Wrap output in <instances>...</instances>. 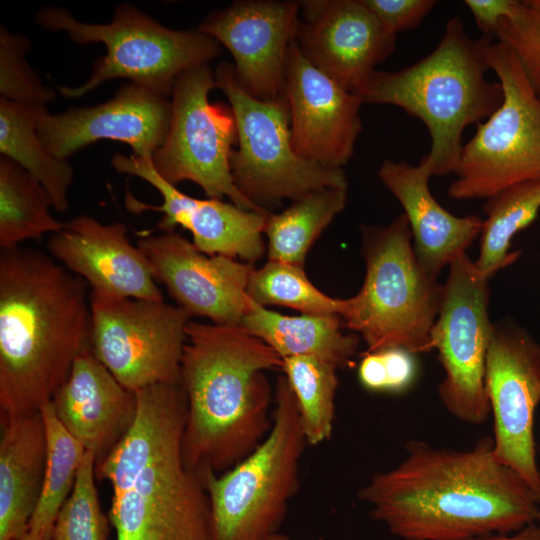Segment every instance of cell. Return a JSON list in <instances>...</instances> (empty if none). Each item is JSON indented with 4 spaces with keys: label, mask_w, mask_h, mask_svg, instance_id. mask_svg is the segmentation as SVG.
<instances>
[{
    "label": "cell",
    "mask_w": 540,
    "mask_h": 540,
    "mask_svg": "<svg viewBox=\"0 0 540 540\" xmlns=\"http://www.w3.org/2000/svg\"><path fill=\"white\" fill-rule=\"evenodd\" d=\"M250 334L272 348L281 359L309 356L324 360L336 369L353 364L359 337L344 333L339 315H284L250 299L240 323Z\"/></svg>",
    "instance_id": "26"
},
{
    "label": "cell",
    "mask_w": 540,
    "mask_h": 540,
    "mask_svg": "<svg viewBox=\"0 0 540 540\" xmlns=\"http://www.w3.org/2000/svg\"><path fill=\"white\" fill-rule=\"evenodd\" d=\"M346 204L347 188L329 187L294 200L281 213L268 214V260L303 267L311 246Z\"/></svg>",
    "instance_id": "28"
},
{
    "label": "cell",
    "mask_w": 540,
    "mask_h": 540,
    "mask_svg": "<svg viewBox=\"0 0 540 540\" xmlns=\"http://www.w3.org/2000/svg\"><path fill=\"white\" fill-rule=\"evenodd\" d=\"M490 69L503 90V102L462 147L448 195L457 200L488 199L525 181L540 179V97L512 52L493 42Z\"/></svg>",
    "instance_id": "9"
},
{
    "label": "cell",
    "mask_w": 540,
    "mask_h": 540,
    "mask_svg": "<svg viewBox=\"0 0 540 540\" xmlns=\"http://www.w3.org/2000/svg\"><path fill=\"white\" fill-rule=\"evenodd\" d=\"M51 403L64 427L102 461L132 424L136 393L126 389L90 348L75 359Z\"/></svg>",
    "instance_id": "22"
},
{
    "label": "cell",
    "mask_w": 540,
    "mask_h": 540,
    "mask_svg": "<svg viewBox=\"0 0 540 540\" xmlns=\"http://www.w3.org/2000/svg\"><path fill=\"white\" fill-rule=\"evenodd\" d=\"M296 42L303 55L342 87L357 93L389 57L396 36L362 0L303 1Z\"/></svg>",
    "instance_id": "20"
},
{
    "label": "cell",
    "mask_w": 540,
    "mask_h": 540,
    "mask_svg": "<svg viewBox=\"0 0 540 540\" xmlns=\"http://www.w3.org/2000/svg\"><path fill=\"white\" fill-rule=\"evenodd\" d=\"M42 184L11 159L0 156V247L8 250L64 227L51 213Z\"/></svg>",
    "instance_id": "29"
},
{
    "label": "cell",
    "mask_w": 540,
    "mask_h": 540,
    "mask_svg": "<svg viewBox=\"0 0 540 540\" xmlns=\"http://www.w3.org/2000/svg\"><path fill=\"white\" fill-rule=\"evenodd\" d=\"M519 0H465L483 35L495 36L500 22L515 12Z\"/></svg>",
    "instance_id": "39"
},
{
    "label": "cell",
    "mask_w": 540,
    "mask_h": 540,
    "mask_svg": "<svg viewBox=\"0 0 540 540\" xmlns=\"http://www.w3.org/2000/svg\"><path fill=\"white\" fill-rule=\"evenodd\" d=\"M40 413L46 434V465L41 495L28 530L51 540L55 520L73 490L86 450L64 427L51 401Z\"/></svg>",
    "instance_id": "31"
},
{
    "label": "cell",
    "mask_w": 540,
    "mask_h": 540,
    "mask_svg": "<svg viewBox=\"0 0 540 540\" xmlns=\"http://www.w3.org/2000/svg\"><path fill=\"white\" fill-rule=\"evenodd\" d=\"M111 164L119 173L137 176L152 185L162 203L154 206L127 195L131 211L155 210L162 213L157 227L173 232L177 226L187 229L193 244L207 255H225L246 263H254L265 251L264 227L268 212L244 210L220 199L191 197L163 179L152 165L151 158L115 154Z\"/></svg>",
    "instance_id": "17"
},
{
    "label": "cell",
    "mask_w": 540,
    "mask_h": 540,
    "mask_svg": "<svg viewBox=\"0 0 540 540\" xmlns=\"http://www.w3.org/2000/svg\"><path fill=\"white\" fill-rule=\"evenodd\" d=\"M493 451L540 499L534 418L540 403V345L523 328L493 324L485 363Z\"/></svg>",
    "instance_id": "13"
},
{
    "label": "cell",
    "mask_w": 540,
    "mask_h": 540,
    "mask_svg": "<svg viewBox=\"0 0 540 540\" xmlns=\"http://www.w3.org/2000/svg\"><path fill=\"white\" fill-rule=\"evenodd\" d=\"M88 287L38 249L1 250V418L40 412L89 347Z\"/></svg>",
    "instance_id": "2"
},
{
    "label": "cell",
    "mask_w": 540,
    "mask_h": 540,
    "mask_svg": "<svg viewBox=\"0 0 540 540\" xmlns=\"http://www.w3.org/2000/svg\"><path fill=\"white\" fill-rule=\"evenodd\" d=\"M144 253L157 282L191 317L219 325H239L248 308L252 264L225 255H207L180 234L141 236Z\"/></svg>",
    "instance_id": "15"
},
{
    "label": "cell",
    "mask_w": 540,
    "mask_h": 540,
    "mask_svg": "<svg viewBox=\"0 0 540 540\" xmlns=\"http://www.w3.org/2000/svg\"><path fill=\"white\" fill-rule=\"evenodd\" d=\"M431 339L444 370L440 401L455 418L483 424L490 415L485 363L493 323L489 318V275L466 253L449 265Z\"/></svg>",
    "instance_id": "12"
},
{
    "label": "cell",
    "mask_w": 540,
    "mask_h": 540,
    "mask_svg": "<svg viewBox=\"0 0 540 540\" xmlns=\"http://www.w3.org/2000/svg\"><path fill=\"white\" fill-rule=\"evenodd\" d=\"M214 72L216 88L227 97L236 122L238 148L230 167L243 195L260 205L259 201H294L316 190L348 187L343 169L322 166L295 152L285 94L273 100L253 97L227 62Z\"/></svg>",
    "instance_id": "8"
},
{
    "label": "cell",
    "mask_w": 540,
    "mask_h": 540,
    "mask_svg": "<svg viewBox=\"0 0 540 540\" xmlns=\"http://www.w3.org/2000/svg\"><path fill=\"white\" fill-rule=\"evenodd\" d=\"M96 457L86 451L73 490L61 507L51 540H107L108 521L95 484Z\"/></svg>",
    "instance_id": "34"
},
{
    "label": "cell",
    "mask_w": 540,
    "mask_h": 540,
    "mask_svg": "<svg viewBox=\"0 0 540 540\" xmlns=\"http://www.w3.org/2000/svg\"><path fill=\"white\" fill-rule=\"evenodd\" d=\"M89 348L126 389L180 384L191 316L163 300L90 292Z\"/></svg>",
    "instance_id": "11"
},
{
    "label": "cell",
    "mask_w": 540,
    "mask_h": 540,
    "mask_svg": "<svg viewBox=\"0 0 540 540\" xmlns=\"http://www.w3.org/2000/svg\"><path fill=\"white\" fill-rule=\"evenodd\" d=\"M486 219L480 233L476 267L492 277L514 263L519 251H510L513 237L528 227L540 211V179L512 185L487 199Z\"/></svg>",
    "instance_id": "30"
},
{
    "label": "cell",
    "mask_w": 540,
    "mask_h": 540,
    "mask_svg": "<svg viewBox=\"0 0 540 540\" xmlns=\"http://www.w3.org/2000/svg\"><path fill=\"white\" fill-rule=\"evenodd\" d=\"M136 398L132 424L96 466L113 493L126 489L155 458L183 441L187 400L180 384L153 385L136 392Z\"/></svg>",
    "instance_id": "24"
},
{
    "label": "cell",
    "mask_w": 540,
    "mask_h": 540,
    "mask_svg": "<svg viewBox=\"0 0 540 540\" xmlns=\"http://www.w3.org/2000/svg\"><path fill=\"white\" fill-rule=\"evenodd\" d=\"M180 385L187 400L182 454L199 476L223 473L249 455L272 425L265 371L282 359L243 326L190 321Z\"/></svg>",
    "instance_id": "3"
},
{
    "label": "cell",
    "mask_w": 540,
    "mask_h": 540,
    "mask_svg": "<svg viewBox=\"0 0 540 540\" xmlns=\"http://www.w3.org/2000/svg\"><path fill=\"white\" fill-rule=\"evenodd\" d=\"M44 110L0 98V153L35 177L49 193L53 208L65 212L74 172L67 160L48 151L38 135V118Z\"/></svg>",
    "instance_id": "27"
},
{
    "label": "cell",
    "mask_w": 540,
    "mask_h": 540,
    "mask_svg": "<svg viewBox=\"0 0 540 540\" xmlns=\"http://www.w3.org/2000/svg\"><path fill=\"white\" fill-rule=\"evenodd\" d=\"M47 249L93 292L163 300L147 258L131 244L127 227L121 222L103 224L87 215L74 217L50 236Z\"/></svg>",
    "instance_id": "21"
},
{
    "label": "cell",
    "mask_w": 540,
    "mask_h": 540,
    "mask_svg": "<svg viewBox=\"0 0 540 540\" xmlns=\"http://www.w3.org/2000/svg\"><path fill=\"white\" fill-rule=\"evenodd\" d=\"M492 43L490 35L471 38L462 20L451 17L431 53L395 72L375 70L356 93L362 103L393 105L425 124L431 139L425 157L433 176L454 173L464 129L503 102L500 83L485 76Z\"/></svg>",
    "instance_id": "4"
},
{
    "label": "cell",
    "mask_w": 540,
    "mask_h": 540,
    "mask_svg": "<svg viewBox=\"0 0 540 540\" xmlns=\"http://www.w3.org/2000/svg\"><path fill=\"white\" fill-rule=\"evenodd\" d=\"M35 21L46 29L65 31L78 44L100 42L106 47L85 83L58 87L65 98L82 97L118 78L169 97L180 75L208 64L222 51L217 40L198 29L168 28L131 4L119 5L107 24L81 22L68 10L54 6L40 9Z\"/></svg>",
    "instance_id": "7"
},
{
    "label": "cell",
    "mask_w": 540,
    "mask_h": 540,
    "mask_svg": "<svg viewBox=\"0 0 540 540\" xmlns=\"http://www.w3.org/2000/svg\"><path fill=\"white\" fill-rule=\"evenodd\" d=\"M29 39L0 27V94L1 98L24 105L46 107L56 92L45 86L31 69L25 55L30 50Z\"/></svg>",
    "instance_id": "35"
},
{
    "label": "cell",
    "mask_w": 540,
    "mask_h": 540,
    "mask_svg": "<svg viewBox=\"0 0 540 540\" xmlns=\"http://www.w3.org/2000/svg\"><path fill=\"white\" fill-rule=\"evenodd\" d=\"M361 232L365 278L358 293L344 299V326L361 335L367 351H432L443 284L420 266L406 216L402 213L386 226H362Z\"/></svg>",
    "instance_id": "5"
},
{
    "label": "cell",
    "mask_w": 540,
    "mask_h": 540,
    "mask_svg": "<svg viewBox=\"0 0 540 540\" xmlns=\"http://www.w3.org/2000/svg\"><path fill=\"white\" fill-rule=\"evenodd\" d=\"M268 540H293V539L276 533L273 536H271Z\"/></svg>",
    "instance_id": "42"
},
{
    "label": "cell",
    "mask_w": 540,
    "mask_h": 540,
    "mask_svg": "<svg viewBox=\"0 0 540 540\" xmlns=\"http://www.w3.org/2000/svg\"><path fill=\"white\" fill-rule=\"evenodd\" d=\"M0 540L24 535L38 504L46 465L41 413L1 418Z\"/></svg>",
    "instance_id": "25"
},
{
    "label": "cell",
    "mask_w": 540,
    "mask_h": 540,
    "mask_svg": "<svg viewBox=\"0 0 540 540\" xmlns=\"http://www.w3.org/2000/svg\"><path fill=\"white\" fill-rule=\"evenodd\" d=\"M390 34L416 28L437 4L435 0H362Z\"/></svg>",
    "instance_id": "38"
},
{
    "label": "cell",
    "mask_w": 540,
    "mask_h": 540,
    "mask_svg": "<svg viewBox=\"0 0 540 540\" xmlns=\"http://www.w3.org/2000/svg\"><path fill=\"white\" fill-rule=\"evenodd\" d=\"M282 361L281 369L295 397L307 444L316 446L326 442L333 432L338 369L309 356Z\"/></svg>",
    "instance_id": "32"
},
{
    "label": "cell",
    "mask_w": 540,
    "mask_h": 540,
    "mask_svg": "<svg viewBox=\"0 0 540 540\" xmlns=\"http://www.w3.org/2000/svg\"><path fill=\"white\" fill-rule=\"evenodd\" d=\"M464 540H540V524L532 523L510 533L485 535Z\"/></svg>",
    "instance_id": "40"
},
{
    "label": "cell",
    "mask_w": 540,
    "mask_h": 540,
    "mask_svg": "<svg viewBox=\"0 0 540 540\" xmlns=\"http://www.w3.org/2000/svg\"><path fill=\"white\" fill-rule=\"evenodd\" d=\"M247 294L263 307L285 306L302 314L340 316L344 306V299L320 291L308 279L303 267L272 260L252 270Z\"/></svg>",
    "instance_id": "33"
},
{
    "label": "cell",
    "mask_w": 540,
    "mask_h": 540,
    "mask_svg": "<svg viewBox=\"0 0 540 540\" xmlns=\"http://www.w3.org/2000/svg\"><path fill=\"white\" fill-rule=\"evenodd\" d=\"M284 94L295 152L322 166L342 169L362 131L363 103L358 95L315 67L296 40L288 52Z\"/></svg>",
    "instance_id": "18"
},
{
    "label": "cell",
    "mask_w": 540,
    "mask_h": 540,
    "mask_svg": "<svg viewBox=\"0 0 540 540\" xmlns=\"http://www.w3.org/2000/svg\"><path fill=\"white\" fill-rule=\"evenodd\" d=\"M395 467L375 473L358 497L404 540H464L510 533L539 520L540 499L485 437L469 450L411 440Z\"/></svg>",
    "instance_id": "1"
},
{
    "label": "cell",
    "mask_w": 540,
    "mask_h": 540,
    "mask_svg": "<svg viewBox=\"0 0 540 540\" xmlns=\"http://www.w3.org/2000/svg\"><path fill=\"white\" fill-rule=\"evenodd\" d=\"M495 37L515 56L540 97V0H519L513 15L500 22Z\"/></svg>",
    "instance_id": "36"
},
{
    "label": "cell",
    "mask_w": 540,
    "mask_h": 540,
    "mask_svg": "<svg viewBox=\"0 0 540 540\" xmlns=\"http://www.w3.org/2000/svg\"><path fill=\"white\" fill-rule=\"evenodd\" d=\"M272 425L261 443L220 475H201L212 540H268L277 533L299 487L307 444L292 390L283 376L274 392Z\"/></svg>",
    "instance_id": "6"
},
{
    "label": "cell",
    "mask_w": 540,
    "mask_h": 540,
    "mask_svg": "<svg viewBox=\"0 0 540 540\" xmlns=\"http://www.w3.org/2000/svg\"><path fill=\"white\" fill-rule=\"evenodd\" d=\"M415 355L402 347L366 351L358 365V380L370 392H404L418 374Z\"/></svg>",
    "instance_id": "37"
},
{
    "label": "cell",
    "mask_w": 540,
    "mask_h": 540,
    "mask_svg": "<svg viewBox=\"0 0 540 540\" xmlns=\"http://www.w3.org/2000/svg\"><path fill=\"white\" fill-rule=\"evenodd\" d=\"M18 540H44V539L41 538L40 536H38L37 534H35V533L28 530Z\"/></svg>",
    "instance_id": "41"
},
{
    "label": "cell",
    "mask_w": 540,
    "mask_h": 540,
    "mask_svg": "<svg viewBox=\"0 0 540 540\" xmlns=\"http://www.w3.org/2000/svg\"><path fill=\"white\" fill-rule=\"evenodd\" d=\"M538 521H539V524H540V517H539V520H538Z\"/></svg>",
    "instance_id": "43"
},
{
    "label": "cell",
    "mask_w": 540,
    "mask_h": 540,
    "mask_svg": "<svg viewBox=\"0 0 540 540\" xmlns=\"http://www.w3.org/2000/svg\"><path fill=\"white\" fill-rule=\"evenodd\" d=\"M300 2L237 1L213 11L198 30L226 47L240 86L260 100L284 95L290 45L299 26Z\"/></svg>",
    "instance_id": "16"
},
{
    "label": "cell",
    "mask_w": 540,
    "mask_h": 540,
    "mask_svg": "<svg viewBox=\"0 0 540 540\" xmlns=\"http://www.w3.org/2000/svg\"><path fill=\"white\" fill-rule=\"evenodd\" d=\"M108 518L117 540H212L209 499L199 474L184 462L182 444L113 493Z\"/></svg>",
    "instance_id": "14"
},
{
    "label": "cell",
    "mask_w": 540,
    "mask_h": 540,
    "mask_svg": "<svg viewBox=\"0 0 540 540\" xmlns=\"http://www.w3.org/2000/svg\"><path fill=\"white\" fill-rule=\"evenodd\" d=\"M214 88L215 72L209 64L178 77L171 94L169 129L151 158L152 165L172 185L191 181L209 198L226 196L241 209L267 212L235 185L230 158L237 140L236 122L230 107L209 101Z\"/></svg>",
    "instance_id": "10"
},
{
    "label": "cell",
    "mask_w": 540,
    "mask_h": 540,
    "mask_svg": "<svg viewBox=\"0 0 540 540\" xmlns=\"http://www.w3.org/2000/svg\"><path fill=\"white\" fill-rule=\"evenodd\" d=\"M378 176L404 209L420 266L437 279L442 269L480 236L483 219L477 215L457 217L435 200L429 189L432 169L425 156L417 165L385 160Z\"/></svg>",
    "instance_id": "23"
},
{
    "label": "cell",
    "mask_w": 540,
    "mask_h": 540,
    "mask_svg": "<svg viewBox=\"0 0 540 540\" xmlns=\"http://www.w3.org/2000/svg\"><path fill=\"white\" fill-rule=\"evenodd\" d=\"M170 119L168 97L130 82L113 98L95 106L58 114L42 111L37 132L48 151L63 160L99 140L126 143L133 155L152 158L165 140Z\"/></svg>",
    "instance_id": "19"
}]
</instances>
